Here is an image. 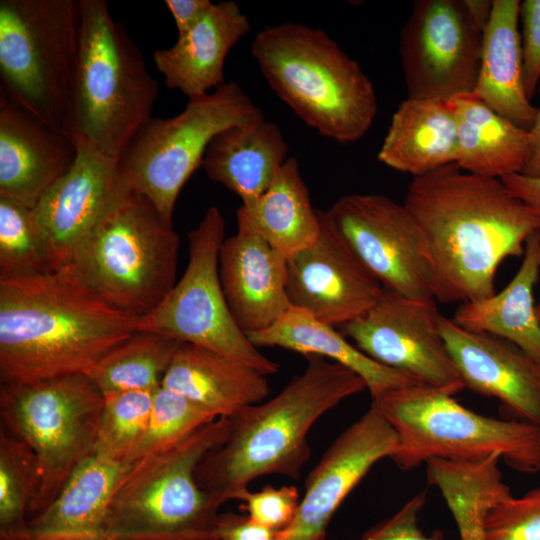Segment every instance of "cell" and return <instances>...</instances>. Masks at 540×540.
Instances as JSON below:
<instances>
[{
    "instance_id": "obj_1",
    "label": "cell",
    "mask_w": 540,
    "mask_h": 540,
    "mask_svg": "<svg viewBox=\"0 0 540 540\" xmlns=\"http://www.w3.org/2000/svg\"><path fill=\"white\" fill-rule=\"evenodd\" d=\"M403 204L421 231L444 303H466L495 293L496 272L524 254L540 220L501 179L450 164L413 177Z\"/></svg>"
},
{
    "instance_id": "obj_2",
    "label": "cell",
    "mask_w": 540,
    "mask_h": 540,
    "mask_svg": "<svg viewBox=\"0 0 540 540\" xmlns=\"http://www.w3.org/2000/svg\"><path fill=\"white\" fill-rule=\"evenodd\" d=\"M138 320L63 270L0 279L1 382L88 374Z\"/></svg>"
},
{
    "instance_id": "obj_3",
    "label": "cell",
    "mask_w": 540,
    "mask_h": 540,
    "mask_svg": "<svg viewBox=\"0 0 540 540\" xmlns=\"http://www.w3.org/2000/svg\"><path fill=\"white\" fill-rule=\"evenodd\" d=\"M366 388L347 367L320 356L273 398L229 417L226 441L200 463L199 485L222 505L239 500L260 476L297 479L310 458L308 434L315 422L348 397Z\"/></svg>"
},
{
    "instance_id": "obj_4",
    "label": "cell",
    "mask_w": 540,
    "mask_h": 540,
    "mask_svg": "<svg viewBox=\"0 0 540 540\" xmlns=\"http://www.w3.org/2000/svg\"><path fill=\"white\" fill-rule=\"evenodd\" d=\"M251 55L274 93L323 137L353 143L372 126L373 83L324 30L291 21L266 26Z\"/></svg>"
},
{
    "instance_id": "obj_5",
    "label": "cell",
    "mask_w": 540,
    "mask_h": 540,
    "mask_svg": "<svg viewBox=\"0 0 540 540\" xmlns=\"http://www.w3.org/2000/svg\"><path fill=\"white\" fill-rule=\"evenodd\" d=\"M82 32L67 135L120 159L152 116L159 83L104 0H81Z\"/></svg>"
},
{
    "instance_id": "obj_6",
    "label": "cell",
    "mask_w": 540,
    "mask_h": 540,
    "mask_svg": "<svg viewBox=\"0 0 540 540\" xmlns=\"http://www.w3.org/2000/svg\"><path fill=\"white\" fill-rule=\"evenodd\" d=\"M229 417L131 466L118 487L102 535L114 540H217L220 504L198 483L203 459L222 445Z\"/></svg>"
},
{
    "instance_id": "obj_7",
    "label": "cell",
    "mask_w": 540,
    "mask_h": 540,
    "mask_svg": "<svg viewBox=\"0 0 540 540\" xmlns=\"http://www.w3.org/2000/svg\"><path fill=\"white\" fill-rule=\"evenodd\" d=\"M81 32V0L0 1V93L66 134Z\"/></svg>"
},
{
    "instance_id": "obj_8",
    "label": "cell",
    "mask_w": 540,
    "mask_h": 540,
    "mask_svg": "<svg viewBox=\"0 0 540 540\" xmlns=\"http://www.w3.org/2000/svg\"><path fill=\"white\" fill-rule=\"evenodd\" d=\"M179 247L174 226L131 191L62 270L105 303L140 318L176 284Z\"/></svg>"
},
{
    "instance_id": "obj_9",
    "label": "cell",
    "mask_w": 540,
    "mask_h": 540,
    "mask_svg": "<svg viewBox=\"0 0 540 540\" xmlns=\"http://www.w3.org/2000/svg\"><path fill=\"white\" fill-rule=\"evenodd\" d=\"M372 403L396 430L399 447L391 459L402 470L434 458L478 461L495 454L519 472L540 470V427L534 424L478 414L424 384L390 390Z\"/></svg>"
},
{
    "instance_id": "obj_10",
    "label": "cell",
    "mask_w": 540,
    "mask_h": 540,
    "mask_svg": "<svg viewBox=\"0 0 540 540\" xmlns=\"http://www.w3.org/2000/svg\"><path fill=\"white\" fill-rule=\"evenodd\" d=\"M103 403L104 396L84 373L1 382V427L25 442L38 464L40 486L29 521L93 454Z\"/></svg>"
},
{
    "instance_id": "obj_11",
    "label": "cell",
    "mask_w": 540,
    "mask_h": 540,
    "mask_svg": "<svg viewBox=\"0 0 540 540\" xmlns=\"http://www.w3.org/2000/svg\"><path fill=\"white\" fill-rule=\"evenodd\" d=\"M261 115L238 83L224 82L203 96L188 99L179 114L151 117L144 123L119 159L123 178L173 226L177 198L202 166L212 139L228 127Z\"/></svg>"
},
{
    "instance_id": "obj_12",
    "label": "cell",
    "mask_w": 540,
    "mask_h": 540,
    "mask_svg": "<svg viewBox=\"0 0 540 540\" xmlns=\"http://www.w3.org/2000/svg\"><path fill=\"white\" fill-rule=\"evenodd\" d=\"M225 240V219L216 206L208 208L188 234V263L181 279L149 314L137 331L202 346L241 360L265 375L279 365L263 355L239 328L227 305L218 271Z\"/></svg>"
},
{
    "instance_id": "obj_13",
    "label": "cell",
    "mask_w": 540,
    "mask_h": 540,
    "mask_svg": "<svg viewBox=\"0 0 540 540\" xmlns=\"http://www.w3.org/2000/svg\"><path fill=\"white\" fill-rule=\"evenodd\" d=\"M318 212L322 224L384 288L411 299H435L424 240L403 203L382 194H347Z\"/></svg>"
},
{
    "instance_id": "obj_14",
    "label": "cell",
    "mask_w": 540,
    "mask_h": 540,
    "mask_svg": "<svg viewBox=\"0 0 540 540\" xmlns=\"http://www.w3.org/2000/svg\"><path fill=\"white\" fill-rule=\"evenodd\" d=\"M482 33L464 0H417L400 31L409 98L451 100L475 90Z\"/></svg>"
},
{
    "instance_id": "obj_15",
    "label": "cell",
    "mask_w": 540,
    "mask_h": 540,
    "mask_svg": "<svg viewBox=\"0 0 540 540\" xmlns=\"http://www.w3.org/2000/svg\"><path fill=\"white\" fill-rule=\"evenodd\" d=\"M435 299L416 300L383 287L376 304L338 330L377 363L455 394L464 384L440 332Z\"/></svg>"
},
{
    "instance_id": "obj_16",
    "label": "cell",
    "mask_w": 540,
    "mask_h": 540,
    "mask_svg": "<svg viewBox=\"0 0 540 540\" xmlns=\"http://www.w3.org/2000/svg\"><path fill=\"white\" fill-rule=\"evenodd\" d=\"M76 159L33 208L51 271L66 268L90 235L132 190L119 160L76 140Z\"/></svg>"
},
{
    "instance_id": "obj_17",
    "label": "cell",
    "mask_w": 540,
    "mask_h": 540,
    "mask_svg": "<svg viewBox=\"0 0 540 540\" xmlns=\"http://www.w3.org/2000/svg\"><path fill=\"white\" fill-rule=\"evenodd\" d=\"M398 447L396 430L371 403L312 469L296 515L279 531L277 540H326L329 522L345 498L379 460L391 458Z\"/></svg>"
},
{
    "instance_id": "obj_18",
    "label": "cell",
    "mask_w": 540,
    "mask_h": 540,
    "mask_svg": "<svg viewBox=\"0 0 540 540\" xmlns=\"http://www.w3.org/2000/svg\"><path fill=\"white\" fill-rule=\"evenodd\" d=\"M382 291L380 282L323 224L314 244L287 258L291 306L337 329L367 313Z\"/></svg>"
},
{
    "instance_id": "obj_19",
    "label": "cell",
    "mask_w": 540,
    "mask_h": 540,
    "mask_svg": "<svg viewBox=\"0 0 540 540\" xmlns=\"http://www.w3.org/2000/svg\"><path fill=\"white\" fill-rule=\"evenodd\" d=\"M441 335L465 388L494 397L518 420L540 427V362L514 344L440 316Z\"/></svg>"
},
{
    "instance_id": "obj_20",
    "label": "cell",
    "mask_w": 540,
    "mask_h": 540,
    "mask_svg": "<svg viewBox=\"0 0 540 540\" xmlns=\"http://www.w3.org/2000/svg\"><path fill=\"white\" fill-rule=\"evenodd\" d=\"M64 132L38 121L0 93V197L33 209L74 164Z\"/></svg>"
},
{
    "instance_id": "obj_21",
    "label": "cell",
    "mask_w": 540,
    "mask_h": 540,
    "mask_svg": "<svg viewBox=\"0 0 540 540\" xmlns=\"http://www.w3.org/2000/svg\"><path fill=\"white\" fill-rule=\"evenodd\" d=\"M218 271L229 310L246 335L270 327L292 307L287 257L253 232L237 228L225 238Z\"/></svg>"
},
{
    "instance_id": "obj_22",
    "label": "cell",
    "mask_w": 540,
    "mask_h": 540,
    "mask_svg": "<svg viewBox=\"0 0 540 540\" xmlns=\"http://www.w3.org/2000/svg\"><path fill=\"white\" fill-rule=\"evenodd\" d=\"M251 29L234 1L213 3L205 16L169 48L156 49L153 62L170 89L190 98L224 83V63L234 45Z\"/></svg>"
},
{
    "instance_id": "obj_23",
    "label": "cell",
    "mask_w": 540,
    "mask_h": 540,
    "mask_svg": "<svg viewBox=\"0 0 540 540\" xmlns=\"http://www.w3.org/2000/svg\"><path fill=\"white\" fill-rule=\"evenodd\" d=\"M161 386L175 391L215 418L232 417L264 401L270 393L267 375L217 351L181 343Z\"/></svg>"
},
{
    "instance_id": "obj_24",
    "label": "cell",
    "mask_w": 540,
    "mask_h": 540,
    "mask_svg": "<svg viewBox=\"0 0 540 540\" xmlns=\"http://www.w3.org/2000/svg\"><path fill=\"white\" fill-rule=\"evenodd\" d=\"M519 20L520 1L492 0L474 93L497 114L529 130L537 108L525 88Z\"/></svg>"
},
{
    "instance_id": "obj_25",
    "label": "cell",
    "mask_w": 540,
    "mask_h": 540,
    "mask_svg": "<svg viewBox=\"0 0 540 540\" xmlns=\"http://www.w3.org/2000/svg\"><path fill=\"white\" fill-rule=\"evenodd\" d=\"M288 150L279 126L261 115L217 134L206 149L202 167L211 181L244 203L269 187L289 158Z\"/></svg>"
},
{
    "instance_id": "obj_26",
    "label": "cell",
    "mask_w": 540,
    "mask_h": 540,
    "mask_svg": "<svg viewBox=\"0 0 540 540\" xmlns=\"http://www.w3.org/2000/svg\"><path fill=\"white\" fill-rule=\"evenodd\" d=\"M377 157L413 177L456 164L457 124L451 101L407 97L393 113Z\"/></svg>"
},
{
    "instance_id": "obj_27",
    "label": "cell",
    "mask_w": 540,
    "mask_h": 540,
    "mask_svg": "<svg viewBox=\"0 0 540 540\" xmlns=\"http://www.w3.org/2000/svg\"><path fill=\"white\" fill-rule=\"evenodd\" d=\"M131 466L92 454L72 472L58 495L29 521L33 540L102 535L114 495Z\"/></svg>"
},
{
    "instance_id": "obj_28",
    "label": "cell",
    "mask_w": 540,
    "mask_h": 540,
    "mask_svg": "<svg viewBox=\"0 0 540 540\" xmlns=\"http://www.w3.org/2000/svg\"><path fill=\"white\" fill-rule=\"evenodd\" d=\"M237 228L259 235L287 258L316 242L322 224L295 157L286 160L260 196L242 203Z\"/></svg>"
},
{
    "instance_id": "obj_29",
    "label": "cell",
    "mask_w": 540,
    "mask_h": 540,
    "mask_svg": "<svg viewBox=\"0 0 540 540\" xmlns=\"http://www.w3.org/2000/svg\"><path fill=\"white\" fill-rule=\"evenodd\" d=\"M540 272V231L528 238L523 261L499 293L461 304L452 320L462 328L504 339L540 362V324L533 287Z\"/></svg>"
},
{
    "instance_id": "obj_30",
    "label": "cell",
    "mask_w": 540,
    "mask_h": 540,
    "mask_svg": "<svg viewBox=\"0 0 540 540\" xmlns=\"http://www.w3.org/2000/svg\"><path fill=\"white\" fill-rule=\"evenodd\" d=\"M450 101L457 124L456 165L460 169L497 179L524 171L531 155L529 130L497 114L474 92Z\"/></svg>"
},
{
    "instance_id": "obj_31",
    "label": "cell",
    "mask_w": 540,
    "mask_h": 540,
    "mask_svg": "<svg viewBox=\"0 0 540 540\" xmlns=\"http://www.w3.org/2000/svg\"><path fill=\"white\" fill-rule=\"evenodd\" d=\"M247 336L257 348L279 347L306 357L320 356L347 367L364 380L372 399L396 388L421 384L377 363L337 328L299 308L291 307L270 327Z\"/></svg>"
},
{
    "instance_id": "obj_32",
    "label": "cell",
    "mask_w": 540,
    "mask_h": 540,
    "mask_svg": "<svg viewBox=\"0 0 540 540\" xmlns=\"http://www.w3.org/2000/svg\"><path fill=\"white\" fill-rule=\"evenodd\" d=\"M181 343L136 331L109 350L87 375L103 396L157 389Z\"/></svg>"
},
{
    "instance_id": "obj_33",
    "label": "cell",
    "mask_w": 540,
    "mask_h": 540,
    "mask_svg": "<svg viewBox=\"0 0 540 540\" xmlns=\"http://www.w3.org/2000/svg\"><path fill=\"white\" fill-rule=\"evenodd\" d=\"M40 476L28 445L0 430V540H33L29 510L37 497Z\"/></svg>"
},
{
    "instance_id": "obj_34",
    "label": "cell",
    "mask_w": 540,
    "mask_h": 540,
    "mask_svg": "<svg viewBox=\"0 0 540 540\" xmlns=\"http://www.w3.org/2000/svg\"><path fill=\"white\" fill-rule=\"evenodd\" d=\"M50 271L46 243L33 209L0 197V279Z\"/></svg>"
},
{
    "instance_id": "obj_35",
    "label": "cell",
    "mask_w": 540,
    "mask_h": 540,
    "mask_svg": "<svg viewBox=\"0 0 540 540\" xmlns=\"http://www.w3.org/2000/svg\"><path fill=\"white\" fill-rule=\"evenodd\" d=\"M215 419L183 395L160 385L155 391L145 430L124 464L132 466L161 452Z\"/></svg>"
},
{
    "instance_id": "obj_36",
    "label": "cell",
    "mask_w": 540,
    "mask_h": 540,
    "mask_svg": "<svg viewBox=\"0 0 540 540\" xmlns=\"http://www.w3.org/2000/svg\"><path fill=\"white\" fill-rule=\"evenodd\" d=\"M155 391L135 390L104 396L94 455L124 463L145 430Z\"/></svg>"
},
{
    "instance_id": "obj_37",
    "label": "cell",
    "mask_w": 540,
    "mask_h": 540,
    "mask_svg": "<svg viewBox=\"0 0 540 540\" xmlns=\"http://www.w3.org/2000/svg\"><path fill=\"white\" fill-rule=\"evenodd\" d=\"M483 532L484 540H540V487L498 501L484 518Z\"/></svg>"
},
{
    "instance_id": "obj_38",
    "label": "cell",
    "mask_w": 540,
    "mask_h": 540,
    "mask_svg": "<svg viewBox=\"0 0 540 540\" xmlns=\"http://www.w3.org/2000/svg\"><path fill=\"white\" fill-rule=\"evenodd\" d=\"M247 516L255 523L275 531L285 529L294 519L300 504L295 486H265L259 491L246 490L239 498Z\"/></svg>"
},
{
    "instance_id": "obj_39",
    "label": "cell",
    "mask_w": 540,
    "mask_h": 540,
    "mask_svg": "<svg viewBox=\"0 0 540 540\" xmlns=\"http://www.w3.org/2000/svg\"><path fill=\"white\" fill-rule=\"evenodd\" d=\"M426 503V491L410 498L393 516L369 529L360 540H444L441 531L424 533L419 514Z\"/></svg>"
},
{
    "instance_id": "obj_40",
    "label": "cell",
    "mask_w": 540,
    "mask_h": 540,
    "mask_svg": "<svg viewBox=\"0 0 540 540\" xmlns=\"http://www.w3.org/2000/svg\"><path fill=\"white\" fill-rule=\"evenodd\" d=\"M524 83L531 99L540 81V0L520 2Z\"/></svg>"
},
{
    "instance_id": "obj_41",
    "label": "cell",
    "mask_w": 540,
    "mask_h": 540,
    "mask_svg": "<svg viewBox=\"0 0 540 540\" xmlns=\"http://www.w3.org/2000/svg\"><path fill=\"white\" fill-rule=\"evenodd\" d=\"M278 533L253 522L247 515L230 512L220 515L217 540H277Z\"/></svg>"
},
{
    "instance_id": "obj_42",
    "label": "cell",
    "mask_w": 540,
    "mask_h": 540,
    "mask_svg": "<svg viewBox=\"0 0 540 540\" xmlns=\"http://www.w3.org/2000/svg\"><path fill=\"white\" fill-rule=\"evenodd\" d=\"M178 31V36L191 30L208 12L213 3L209 0H166Z\"/></svg>"
},
{
    "instance_id": "obj_43",
    "label": "cell",
    "mask_w": 540,
    "mask_h": 540,
    "mask_svg": "<svg viewBox=\"0 0 540 540\" xmlns=\"http://www.w3.org/2000/svg\"><path fill=\"white\" fill-rule=\"evenodd\" d=\"M501 180L540 220V177L517 173L505 176Z\"/></svg>"
},
{
    "instance_id": "obj_44",
    "label": "cell",
    "mask_w": 540,
    "mask_h": 540,
    "mask_svg": "<svg viewBox=\"0 0 540 540\" xmlns=\"http://www.w3.org/2000/svg\"><path fill=\"white\" fill-rule=\"evenodd\" d=\"M529 133L531 138V155L522 174L531 177H540V107L537 108V114L532 127L529 129Z\"/></svg>"
},
{
    "instance_id": "obj_45",
    "label": "cell",
    "mask_w": 540,
    "mask_h": 540,
    "mask_svg": "<svg viewBox=\"0 0 540 540\" xmlns=\"http://www.w3.org/2000/svg\"><path fill=\"white\" fill-rule=\"evenodd\" d=\"M468 13L480 30H484L490 17L492 1L464 0Z\"/></svg>"
},
{
    "instance_id": "obj_46",
    "label": "cell",
    "mask_w": 540,
    "mask_h": 540,
    "mask_svg": "<svg viewBox=\"0 0 540 540\" xmlns=\"http://www.w3.org/2000/svg\"><path fill=\"white\" fill-rule=\"evenodd\" d=\"M460 540H484L483 533H467L459 536Z\"/></svg>"
},
{
    "instance_id": "obj_47",
    "label": "cell",
    "mask_w": 540,
    "mask_h": 540,
    "mask_svg": "<svg viewBox=\"0 0 540 540\" xmlns=\"http://www.w3.org/2000/svg\"><path fill=\"white\" fill-rule=\"evenodd\" d=\"M62 540H114V539L100 535V536H93V537L70 538V539H62Z\"/></svg>"
},
{
    "instance_id": "obj_48",
    "label": "cell",
    "mask_w": 540,
    "mask_h": 540,
    "mask_svg": "<svg viewBox=\"0 0 540 540\" xmlns=\"http://www.w3.org/2000/svg\"><path fill=\"white\" fill-rule=\"evenodd\" d=\"M535 308H536V315H537V318H538V321H539V324H540V299H539L538 303L536 304Z\"/></svg>"
},
{
    "instance_id": "obj_49",
    "label": "cell",
    "mask_w": 540,
    "mask_h": 540,
    "mask_svg": "<svg viewBox=\"0 0 540 540\" xmlns=\"http://www.w3.org/2000/svg\"><path fill=\"white\" fill-rule=\"evenodd\" d=\"M51 540H62V539H51Z\"/></svg>"
}]
</instances>
